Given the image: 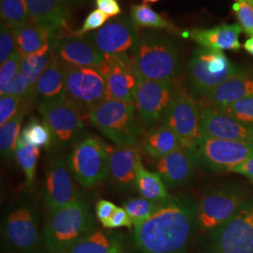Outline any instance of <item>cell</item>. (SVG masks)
Returning a JSON list of instances; mask_svg holds the SVG:
<instances>
[{"label":"cell","instance_id":"9","mask_svg":"<svg viewBox=\"0 0 253 253\" xmlns=\"http://www.w3.org/2000/svg\"><path fill=\"white\" fill-rule=\"evenodd\" d=\"M211 253H253V199L234 217L211 232Z\"/></svg>","mask_w":253,"mask_h":253},{"label":"cell","instance_id":"22","mask_svg":"<svg viewBox=\"0 0 253 253\" xmlns=\"http://www.w3.org/2000/svg\"><path fill=\"white\" fill-rule=\"evenodd\" d=\"M197 163L196 155L182 147L159 159L156 169L167 186H182L192 178Z\"/></svg>","mask_w":253,"mask_h":253},{"label":"cell","instance_id":"48","mask_svg":"<svg viewBox=\"0 0 253 253\" xmlns=\"http://www.w3.org/2000/svg\"><path fill=\"white\" fill-rule=\"evenodd\" d=\"M245 50L249 53V54L253 55V38H250L248 41H246L244 44Z\"/></svg>","mask_w":253,"mask_h":253},{"label":"cell","instance_id":"36","mask_svg":"<svg viewBox=\"0 0 253 253\" xmlns=\"http://www.w3.org/2000/svg\"><path fill=\"white\" fill-rule=\"evenodd\" d=\"M162 204L154 203L145 198L128 200L123 205L127 215L130 217L133 226L135 227L151 217Z\"/></svg>","mask_w":253,"mask_h":253},{"label":"cell","instance_id":"10","mask_svg":"<svg viewBox=\"0 0 253 253\" xmlns=\"http://www.w3.org/2000/svg\"><path fill=\"white\" fill-rule=\"evenodd\" d=\"M162 124L172 129L183 147L196 155L197 145L203 136L201 111L197 102L187 91L178 89Z\"/></svg>","mask_w":253,"mask_h":253},{"label":"cell","instance_id":"21","mask_svg":"<svg viewBox=\"0 0 253 253\" xmlns=\"http://www.w3.org/2000/svg\"><path fill=\"white\" fill-rule=\"evenodd\" d=\"M33 22L49 29L55 36L66 27L73 9L80 0H26Z\"/></svg>","mask_w":253,"mask_h":253},{"label":"cell","instance_id":"2","mask_svg":"<svg viewBox=\"0 0 253 253\" xmlns=\"http://www.w3.org/2000/svg\"><path fill=\"white\" fill-rule=\"evenodd\" d=\"M131 63L138 78L151 81L174 82L182 69L176 43L156 32H144L139 36Z\"/></svg>","mask_w":253,"mask_h":253},{"label":"cell","instance_id":"49","mask_svg":"<svg viewBox=\"0 0 253 253\" xmlns=\"http://www.w3.org/2000/svg\"><path fill=\"white\" fill-rule=\"evenodd\" d=\"M160 0H144L145 3H155V2H158Z\"/></svg>","mask_w":253,"mask_h":253},{"label":"cell","instance_id":"1","mask_svg":"<svg viewBox=\"0 0 253 253\" xmlns=\"http://www.w3.org/2000/svg\"><path fill=\"white\" fill-rule=\"evenodd\" d=\"M196 227V205L171 198L134 227V240L141 253H185Z\"/></svg>","mask_w":253,"mask_h":253},{"label":"cell","instance_id":"25","mask_svg":"<svg viewBox=\"0 0 253 253\" xmlns=\"http://www.w3.org/2000/svg\"><path fill=\"white\" fill-rule=\"evenodd\" d=\"M251 95H253V75L242 72L219 84L205 97L213 107L219 109Z\"/></svg>","mask_w":253,"mask_h":253},{"label":"cell","instance_id":"27","mask_svg":"<svg viewBox=\"0 0 253 253\" xmlns=\"http://www.w3.org/2000/svg\"><path fill=\"white\" fill-rule=\"evenodd\" d=\"M64 253H126V250L120 235L94 231Z\"/></svg>","mask_w":253,"mask_h":253},{"label":"cell","instance_id":"31","mask_svg":"<svg viewBox=\"0 0 253 253\" xmlns=\"http://www.w3.org/2000/svg\"><path fill=\"white\" fill-rule=\"evenodd\" d=\"M27 110L20 112L16 117L0 126V151L2 158L10 160L15 157L23 119Z\"/></svg>","mask_w":253,"mask_h":253},{"label":"cell","instance_id":"19","mask_svg":"<svg viewBox=\"0 0 253 253\" xmlns=\"http://www.w3.org/2000/svg\"><path fill=\"white\" fill-rule=\"evenodd\" d=\"M53 45L54 55L66 66L100 69L105 60V54L85 37H56Z\"/></svg>","mask_w":253,"mask_h":253},{"label":"cell","instance_id":"4","mask_svg":"<svg viewBox=\"0 0 253 253\" xmlns=\"http://www.w3.org/2000/svg\"><path fill=\"white\" fill-rule=\"evenodd\" d=\"M138 118L134 103L108 99L88 113L92 125L120 147H140L145 132Z\"/></svg>","mask_w":253,"mask_h":253},{"label":"cell","instance_id":"7","mask_svg":"<svg viewBox=\"0 0 253 253\" xmlns=\"http://www.w3.org/2000/svg\"><path fill=\"white\" fill-rule=\"evenodd\" d=\"M248 201L245 190L226 187L211 190L196 205L197 226L204 232H213L230 220Z\"/></svg>","mask_w":253,"mask_h":253},{"label":"cell","instance_id":"45","mask_svg":"<svg viewBox=\"0 0 253 253\" xmlns=\"http://www.w3.org/2000/svg\"><path fill=\"white\" fill-rule=\"evenodd\" d=\"M118 207L112 202L101 199L96 204V217L100 223L103 225L113 216Z\"/></svg>","mask_w":253,"mask_h":253},{"label":"cell","instance_id":"44","mask_svg":"<svg viewBox=\"0 0 253 253\" xmlns=\"http://www.w3.org/2000/svg\"><path fill=\"white\" fill-rule=\"evenodd\" d=\"M132 225V221L124 208H118L113 214V216L110 217L108 221L104 223L102 226L107 229H117L121 227H126L130 229Z\"/></svg>","mask_w":253,"mask_h":253},{"label":"cell","instance_id":"18","mask_svg":"<svg viewBox=\"0 0 253 253\" xmlns=\"http://www.w3.org/2000/svg\"><path fill=\"white\" fill-rule=\"evenodd\" d=\"M201 131L210 138L253 144V127L215 107L201 111Z\"/></svg>","mask_w":253,"mask_h":253},{"label":"cell","instance_id":"3","mask_svg":"<svg viewBox=\"0 0 253 253\" xmlns=\"http://www.w3.org/2000/svg\"><path fill=\"white\" fill-rule=\"evenodd\" d=\"M90 207L79 198L49 215L43 229V240L49 253H64L94 232Z\"/></svg>","mask_w":253,"mask_h":253},{"label":"cell","instance_id":"16","mask_svg":"<svg viewBox=\"0 0 253 253\" xmlns=\"http://www.w3.org/2000/svg\"><path fill=\"white\" fill-rule=\"evenodd\" d=\"M71 171L62 157L54 158L48 165L44 185V203L48 215L79 199Z\"/></svg>","mask_w":253,"mask_h":253},{"label":"cell","instance_id":"5","mask_svg":"<svg viewBox=\"0 0 253 253\" xmlns=\"http://www.w3.org/2000/svg\"><path fill=\"white\" fill-rule=\"evenodd\" d=\"M240 73L241 69L232 63L224 53L203 47L194 50L188 66L191 87L203 96Z\"/></svg>","mask_w":253,"mask_h":253},{"label":"cell","instance_id":"33","mask_svg":"<svg viewBox=\"0 0 253 253\" xmlns=\"http://www.w3.org/2000/svg\"><path fill=\"white\" fill-rule=\"evenodd\" d=\"M40 157V147L26 144L22 138L19 139L15 158L26 176V186L30 188L36 176V169Z\"/></svg>","mask_w":253,"mask_h":253},{"label":"cell","instance_id":"46","mask_svg":"<svg viewBox=\"0 0 253 253\" xmlns=\"http://www.w3.org/2000/svg\"><path fill=\"white\" fill-rule=\"evenodd\" d=\"M98 9L102 11L108 18L116 17L121 13V8L118 0H95Z\"/></svg>","mask_w":253,"mask_h":253},{"label":"cell","instance_id":"43","mask_svg":"<svg viewBox=\"0 0 253 253\" xmlns=\"http://www.w3.org/2000/svg\"><path fill=\"white\" fill-rule=\"evenodd\" d=\"M108 17L100 9H95L91 11L84 19L82 27L75 32L76 36L83 37L86 35L89 31H96L104 26Z\"/></svg>","mask_w":253,"mask_h":253},{"label":"cell","instance_id":"14","mask_svg":"<svg viewBox=\"0 0 253 253\" xmlns=\"http://www.w3.org/2000/svg\"><path fill=\"white\" fill-rule=\"evenodd\" d=\"M4 237L9 248L17 253H42L43 236L39 229L36 213L23 207L10 212L4 223Z\"/></svg>","mask_w":253,"mask_h":253},{"label":"cell","instance_id":"23","mask_svg":"<svg viewBox=\"0 0 253 253\" xmlns=\"http://www.w3.org/2000/svg\"><path fill=\"white\" fill-rule=\"evenodd\" d=\"M241 32L242 28L239 25H221L192 30L189 37L203 48L217 51H238L241 48L239 42Z\"/></svg>","mask_w":253,"mask_h":253},{"label":"cell","instance_id":"8","mask_svg":"<svg viewBox=\"0 0 253 253\" xmlns=\"http://www.w3.org/2000/svg\"><path fill=\"white\" fill-rule=\"evenodd\" d=\"M137 79L134 106L144 128L149 130L163 123L179 88L175 82Z\"/></svg>","mask_w":253,"mask_h":253},{"label":"cell","instance_id":"41","mask_svg":"<svg viewBox=\"0 0 253 253\" xmlns=\"http://www.w3.org/2000/svg\"><path fill=\"white\" fill-rule=\"evenodd\" d=\"M17 50L15 35L12 28L2 21L0 27V63L6 62Z\"/></svg>","mask_w":253,"mask_h":253},{"label":"cell","instance_id":"40","mask_svg":"<svg viewBox=\"0 0 253 253\" xmlns=\"http://www.w3.org/2000/svg\"><path fill=\"white\" fill-rule=\"evenodd\" d=\"M233 9L242 30L248 36L253 38V0H237Z\"/></svg>","mask_w":253,"mask_h":253},{"label":"cell","instance_id":"42","mask_svg":"<svg viewBox=\"0 0 253 253\" xmlns=\"http://www.w3.org/2000/svg\"><path fill=\"white\" fill-rule=\"evenodd\" d=\"M24 56L16 50L9 59L1 65L0 69V87L6 85L20 72Z\"/></svg>","mask_w":253,"mask_h":253},{"label":"cell","instance_id":"30","mask_svg":"<svg viewBox=\"0 0 253 253\" xmlns=\"http://www.w3.org/2000/svg\"><path fill=\"white\" fill-rule=\"evenodd\" d=\"M54 57V45L52 48L39 54L25 56L21 64L20 72L26 77L30 89L35 94V86L39 79L45 72Z\"/></svg>","mask_w":253,"mask_h":253},{"label":"cell","instance_id":"12","mask_svg":"<svg viewBox=\"0 0 253 253\" xmlns=\"http://www.w3.org/2000/svg\"><path fill=\"white\" fill-rule=\"evenodd\" d=\"M85 38L105 55L132 60L139 34L130 17L121 16L86 34Z\"/></svg>","mask_w":253,"mask_h":253},{"label":"cell","instance_id":"17","mask_svg":"<svg viewBox=\"0 0 253 253\" xmlns=\"http://www.w3.org/2000/svg\"><path fill=\"white\" fill-rule=\"evenodd\" d=\"M99 70L105 79V99L134 103L138 79L131 59L105 55Z\"/></svg>","mask_w":253,"mask_h":253},{"label":"cell","instance_id":"11","mask_svg":"<svg viewBox=\"0 0 253 253\" xmlns=\"http://www.w3.org/2000/svg\"><path fill=\"white\" fill-rule=\"evenodd\" d=\"M64 70L66 98L88 116L91 109L105 100L104 76L96 68L64 65Z\"/></svg>","mask_w":253,"mask_h":253},{"label":"cell","instance_id":"28","mask_svg":"<svg viewBox=\"0 0 253 253\" xmlns=\"http://www.w3.org/2000/svg\"><path fill=\"white\" fill-rule=\"evenodd\" d=\"M35 95L42 100L66 98L64 65L54 55L35 86Z\"/></svg>","mask_w":253,"mask_h":253},{"label":"cell","instance_id":"20","mask_svg":"<svg viewBox=\"0 0 253 253\" xmlns=\"http://www.w3.org/2000/svg\"><path fill=\"white\" fill-rule=\"evenodd\" d=\"M107 149L110 180L119 190L135 189L136 172L142 162L139 148L107 145Z\"/></svg>","mask_w":253,"mask_h":253},{"label":"cell","instance_id":"13","mask_svg":"<svg viewBox=\"0 0 253 253\" xmlns=\"http://www.w3.org/2000/svg\"><path fill=\"white\" fill-rule=\"evenodd\" d=\"M253 155V144L202 136L196 148L198 162L213 171H230Z\"/></svg>","mask_w":253,"mask_h":253},{"label":"cell","instance_id":"34","mask_svg":"<svg viewBox=\"0 0 253 253\" xmlns=\"http://www.w3.org/2000/svg\"><path fill=\"white\" fill-rule=\"evenodd\" d=\"M0 10L2 21L10 27L32 21L26 0H0Z\"/></svg>","mask_w":253,"mask_h":253},{"label":"cell","instance_id":"47","mask_svg":"<svg viewBox=\"0 0 253 253\" xmlns=\"http://www.w3.org/2000/svg\"><path fill=\"white\" fill-rule=\"evenodd\" d=\"M232 172L244 175L253 183V155H252L246 162L235 167Z\"/></svg>","mask_w":253,"mask_h":253},{"label":"cell","instance_id":"39","mask_svg":"<svg viewBox=\"0 0 253 253\" xmlns=\"http://www.w3.org/2000/svg\"><path fill=\"white\" fill-rule=\"evenodd\" d=\"M29 103L26 100L10 95L0 97V125L16 117L20 112L27 110Z\"/></svg>","mask_w":253,"mask_h":253},{"label":"cell","instance_id":"15","mask_svg":"<svg viewBox=\"0 0 253 253\" xmlns=\"http://www.w3.org/2000/svg\"><path fill=\"white\" fill-rule=\"evenodd\" d=\"M38 110L54 139L59 143H70L84 128L81 111L67 98L42 100Z\"/></svg>","mask_w":253,"mask_h":253},{"label":"cell","instance_id":"6","mask_svg":"<svg viewBox=\"0 0 253 253\" xmlns=\"http://www.w3.org/2000/svg\"><path fill=\"white\" fill-rule=\"evenodd\" d=\"M107 145L98 137H87L73 146L68 165L73 177L82 187L89 189L108 176Z\"/></svg>","mask_w":253,"mask_h":253},{"label":"cell","instance_id":"24","mask_svg":"<svg viewBox=\"0 0 253 253\" xmlns=\"http://www.w3.org/2000/svg\"><path fill=\"white\" fill-rule=\"evenodd\" d=\"M11 28L15 35L17 50L24 57L52 48L56 38L49 29L36 22H28Z\"/></svg>","mask_w":253,"mask_h":253},{"label":"cell","instance_id":"35","mask_svg":"<svg viewBox=\"0 0 253 253\" xmlns=\"http://www.w3.org/2000/svg\"><path fill=\"white\" fill-rule=\"evenodd\" d=\"M21 138L28 145L37 147H47L51 144L54 136L44 122L42 123L34 118L31 119L23 128Z\"/></svg>","mask_w":253,"mask_h":253},{"label":"cell","instance_id":"37","mask_svg":"<svg viewBox=\"0 0 253 253\" xmlns=\"http://www.w3.org/2000/svg\"><path fill=\"white\" fill-rule=\"evenodd\" d=\"M218 110L226 113L245 125L253 127V95Z\"/></svg>","mask_w":253,"mask_h":253},{"label":"cell","instance_id":"26","mask_svg":"<svg viewBox=\"0 0 253 253\" xmlns=\"http://www.w3.org/2000/svg\"><path fill=\"white\" fill-rule=\"evenodd\" d=\"M183 147L179 138L168 126L161 124L145 132L140 148L154 159H161Z\"/></svg>","mask_w":253,"mask_h":253},{"label":"cell","instance_id":"32","mask_svg":"<svg viewBox=\"0 0 253 253\" xmlns=\"http://www.w3.org/2000/svg\"><path fill=\"white\" fill-rule=\"evenodd\" d=\"M130 20L136 27H147L175 31V27L151 9L146 3L133 5L130 9Z\"/></svg>","mask_w":253,"mask_h":253},{"label":"cell","instance_id":"29","mask_svg":"<svg viewBox=\"0 0 253 253\" xmlns=\"http://www.w3.org/2000/svg\"><path fill=\"white\" fill-rule=\"evenodd\" d=\"M135 187L143 198L154 203L163 204L171 199L162 176L158 172L145 169L142 162L137 168Z\"/></svg>","mask_w":253,"mask_h":253},{"label":"cell","instance_id":"38","mask_svg":"<svg viewBox=\"0 0 253 253\" xmlns=\"http://www.w3.org/2000/svg\"><path fill=\"white\" fill-rule=\"evenodd\" d=\"M0 94L1 96L2 95L15 96L26 100L28 103H30V101L35 96L34 92L30 89L26 77L21 72H19L6 85H4L3 87H0Z\"/></svg>","mask_w":253,"mask_h":253}]
</instances>
